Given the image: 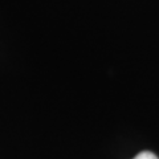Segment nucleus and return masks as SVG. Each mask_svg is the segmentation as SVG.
Wrapping results in <instances>:
<instances>
[{"mask_svg":"<svg viewBox=\"0 0 159 159\" xmlns=\"http://www.w3.org/2000/svg\"><path fill=\"white\" fill-rule=\"evenodd\" d=\"M134 159H159V158L151 151H142V152H139Z\"/></svg>","mask_w":159,"mask_h":159,"instance_id":"nucleus-1","label":"nucleus"}]
</instances>
